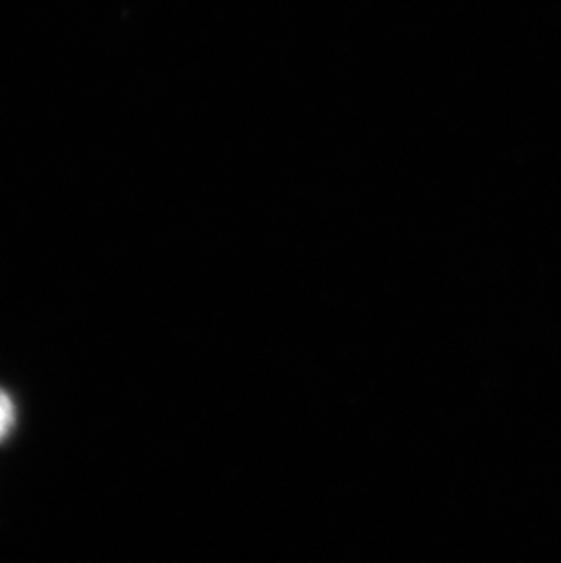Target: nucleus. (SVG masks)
<instances>
[{
  "mask_svg": "<svg viewBox=\"0 0 561 563\" xmlns=\"http://www.w3.org/2000/svg\"><path fill=\"white\" fill-rule=\"evenodd\" d=\"M16 412L10 394L0 388V443L10 437L15 427Z\"/></svg>",
  "mask_w": 561,
  "mask_h": 563,
  "instance_id": "nucleus-1",
  "label": "nucleus"
}]
</instances>
